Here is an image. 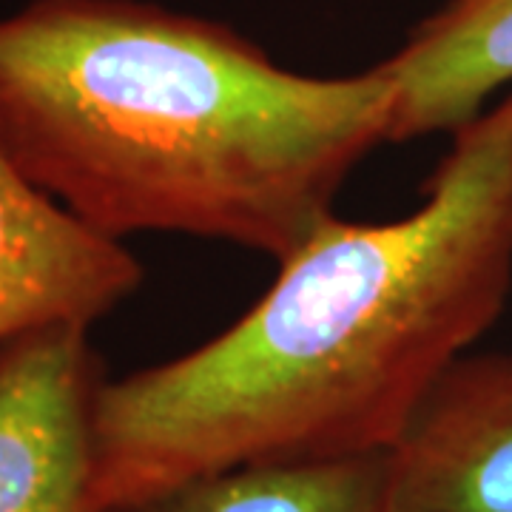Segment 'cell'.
<instances>
[{
	"label": "cell",
	"mask_w": 512,
	"mask_h": 512,
	"mask_svg": "<svg viewBox=\"0 0 512 512\" xmlns=\"http://www.w3.org/2000/svg\"><path fill=\"white\" fill-rule=\"evenodd\" d=\"M393 222L333 217L231 328L106 379L94 404L100 512L251 464L387 453L512 291V92Z\"/></svg>",
	"instance_id": "1"
},
{
	"label": "cell",
	"mask_w": 512,
	"mask_h": 512,
	"mask_svg": "<svg viewBox=\"0 0 512 512\" xmlns=\"http://www.w3.org/2000/svg\"><path fill=\"white\" fill-rule=\"evenodd\" d=\"M393 86L282 69L217 20L146 0L0 15V148L111 239L183 234L282 262L390 143Z\"/></svg>",
	"instance_id": "2"
},
{
	"label": "cell",
	"mask_w": 512,
	"mask_h": 512,
	"mask_svg": "<svg viewBox=\"0 0 512 512\" xmlns=\"http://www.w3.org/2000/svg\"><path fill=\"white\" fill-rule=\"evenodd\" d=\"M103 382L86 328L0 345V512H100L94 404Z\"/></svg>",
	"instance_id": "3"
},
{
	"label": "cell",
	"mask_w": 512,
	"mask_h": 512,
	"mask_svg": "<svg viewBox=\"0 0 512 512\" xmlns=\"http://www.w3.org/2000/svg\"><path fill=\"white\" fill-rule=\"evenodd\" d=\"M120 239L74 217L0 148V345L46 328H92L143 285Z\"/></svg>",
	"instance_id": "4"
},
{
	"label": "cell",
	"mask_w": 512,
	"mask_h": 512,
	"mask_svg": "<svg viewBox=\"0 0 512 512\" xmlns=\"http://www.w3.org/2000/svg\"><path fill=\"white\" fill-rule=\"evenodd\" d=\"M390 512H512V353H467L387 450Z\"/></svg>",
	"instance_id": "5"
},
{
	"label": "cell",
	"mask_w": 512,
	"mask_h": 512,
	"mask_svg": "<svg viewBox=\"0 0 512 512\" xmlns=\"http://www.w3.org/2000/svg\"><path fill=\"white\" fill-rule=\"evenodd\" d=\"M393 86L390 143L456 134L512 86V0H450L379 63Z\"/></svg>",
	"instance_id": "6"
},
{
	"label": "cell",
	"mask_w": 512,
	"mask_h": 512,
	"mask_svg": "<svg viewBox=\"0 0 512 512\" xmlns=\"http://www.w3.org/2000/svg\"><path fill=\"white\" fill-rule=\"evenodd\" d=\"M106 512H390L387 453L222 470Z\"/></svg>",
	"instance_id": "7"
}]
</instances>
